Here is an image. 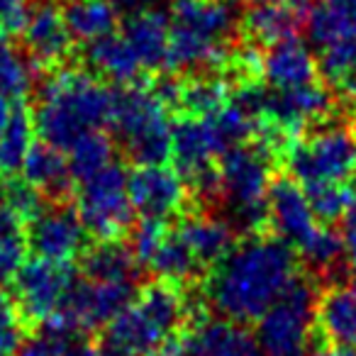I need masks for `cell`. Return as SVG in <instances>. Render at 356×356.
Segmentation results:
<instances>
[{"mask_svg":"<svg viewBox=\"0 0 356 356\" xmlns=\"http://www.w3.org/2000/svg\"><path fill=\"white\" fill-rule=\"evenodd\" d=\"M227 103V88L215 79H195L178 86L176 105L188 110V115H213Z\"/></svg>","mask_w":356,"mask_h":356,"instance_id":"34","label":"cell"},{"mask_svg":"<svg viewBox=\"0 0 356 356\" xmlns=\"http://www.w3.org/2000/svg\"><path fill=\"white\" fill-rule=\"evenodd\" d=\"M122 35L142 59L144 69H159L166 64L171 25H168V17L163 13L149 10V8L134 10L124 22Z\"/></svg>","mask_w":356,"mask_h":356,"instance_id":"21","label":"cell"},{"mask_svg":"<svg viewBox=\"0 0 356 356\" xmlns=\"http://www.w3.org/2000/svg\"><path fill=\"white\" fill-rule=\"evenodd\" d=\"M20 171L27 184L47 195L66 193L71 186V178H74L69 168V159L61 154L59 147H51L47 142L32 144Z\"/></svg>","mask_w":356,"mask_h":356,"instance_id":"25","label":"cell"},{"mask_svg":"<svg viewBox=\"0 0 356 356\" xmlns=\"http://www.w3.org/2000/svg\"><path fill=\"white\" fill-rule=\"evenodd\" d=\"M86 229L79 210L51 208L40 210L32 218L27 244L40 259H49L56 264H69L86 247Z\"/></svg>","mask_w":356,"mask_h":356,"instance_id":"14","label":"cell"},{"mask_svg":"<svg viewBox=\"0 0 356 356\" xmlns=\"http://www.w3.org/2000/svg\"><path fill=\"white\" fill-rule=\"evenodd\" d=\"M302 15L293 3L286 0H264L254 3V8L244 17V30L254 42L261 44H276L288 37H296Z\"/></svg>","mask_w":356,"mask_h":356,"instance_id":"26","label":"cell"},{"mask_svg":"<svg viewBox=\"0 0 356 356\" xmlns=\"http://www.w3.org/2000/svg\"><path fill=\"white\" fill-rule=\"evenodd\" d=\"M315 320L334 344L356 346V286H337L317 298Z\"/></svg>","mask_w":356,"mask_h":356,"instance_id":"24","label":"cell"},{"mask_svg":"<svg viewBox=\"0 0 356 356\" xmlns=\"http://www.w3.org/2000/svg\"><path fill=\"white\" fill-rule=\"evenodd\" d=\"M35 122L25 110H15L0 132V171H17L35 142Z\"/></svg>","mask_w":356,"mask_h":356,"instance_id":"32","label":"cell"},{"mask_svg":"<svg viewBox=\"0 0 356 356\" xmlns=\"http://www.w3.org/2000/svg\"><path fill=\"white\" fill-rule=\"evenodd\" d=\"M152 356H188V349H186V339H178L176 334L168 337Z\"/></svg>","mask_w":356,"mask_h":356,"instance_id":"43","label":"cell"},{"mask_svg":"<svg viewBox=\"0 0 356 356\" xmlns=\"http://www.w3.org/2000/svg\"><path fill=\"white\" fill-rule=\"evenodd\" d=\"M315 312V288L307 278L296 276L288 291L259 317L257 339L264 356H310L307 344Z\"/></svg>","mask_w":356,"mask_h":356,"instance_id":"8","label":"cell"},{"mask_svg":"<svg viewBox=\"0 0 356 356\" xmlns=\"http://www.w3.org/2000/svg\"><path fill=\"white\" fill-rule=\"evenodd\" d=\"M129 173L118 161H110L98 173L79 181V215L95 237L115 239L132 222V200L127 188Z\"/></svg>","mask_w":356,"mask_h":356,"instance_id":"10","label":"cell"},{"mask_svg":"<svg viewBox=\"0 0 356 356\" xmlns=\"http://www.w3.org/2000/svg\"><path fill=\"white\" fill-rule=\"evenodd\" d=\"M351 191H354V195H356V171H354V176H351Z\"/></svg>","mask_w":356,"mask_h":356,"instance_id":"48","label":"cell"},{"mask_svg":"<svg viewBox=\"0 0 356 356\" xmlns=\"http://www.w3.org/2000/svg\"><path fill=\"white\" fill-rule=\"evenodd\" d=\"M27 13H30V0H0V35L20 32Z\"/></svg>","mask_w":356,"mask_h":356,"instance_id":"39","label":"cell"},{"mask_svg":"<svg viewBox=\"0 0 356 356\" xmlns=\"http://www.w3.org/2000/svg\"><path fill=\"white\" fill-rule=\"evenodd\" d=\"M176 232L188 244V249L200 261V266L220 264L232 252L234 232H232V225H227L225 220L208 218V215H195V218H186L184 222L178 225Z\"/></svg>","mask_w":356,"mask_h":356,"instance_id":"23","label":"cell"},{"mask_svg":"<svg viewBox=\"0 0 356 356\" xmlns=\"http://www.w3.org/2000/svg\"><path fill=\"white\" fill-rule=\"evenodd\" d=\"M110 124L127 156L137 163H161L171 154L173 124L168 105L156 90L127 86L115 95Z\"/></svg>","mask_w":356,"mask_h":356,"instance_id":"6","label":"cell"},{"mask_svg":"<svg viewBox=\"0 0 356 356\" xmlns=\"http://www.w3.org/2000/svg\"><path fill=\"white\" fill-rule=\"evenodd\" d=\"M3 198H6L3 203L10 205L13 210H17L22 218H35V215L40 213L42 193L35 188V186L27 184L25 178L8 184L6 188H3Z\"/></svg>","mask_w":356,"mask_h":356,"instance_id":"38","label":"cell"},{"mask_svg":"<svg viewBox=\"0 0 356 356\" xmlns=\"http://www.w3.org/2000/svg\"><path fill=\"white\" fill-rule=\"evenodd\" d=\"M15 305L27 320L44 322L61 310L76 286L69 264H56L49 259H32L15 273Z\"/></svg>","mask_w":356,"mask_h":356,"instance_id":"11","label":"cell"},{"mask_svg":"<svg viewBox=\"0 0 356 356\" xmlns=\"http://www.w3.org/2000/svg\"><path fill=\"white\" fill-rule=\"evenodd\" d=\"M15 322V298L0 288V325Z\"/></svg>","mask_w":356,"mask_h":356,"instance_id":"44","label":"cell"},{"mask_svg":"<svg viewBox=\"0 0 356 356\" xmlns=\"http://www.w3.org/2000/svg\"><path fill=\"white\" fill-rule=\"evenodd\" d=\"M132 283H76L56 315L64 317L79 334L93 332L98 327H108L110 320L132 300Z\"/></svg>","mask_w":356,"mask_h":356,"instance_id":"13","label":"cell"},{"mask_svg":"<svg viewBox=\"0 0 356 356\" xmlns=\"http://www.w3.org/2000/svg\"><path fill=\"white\" fill-rule=\"evenodd\" d=\"M332 110V95L320 83H305L300 88L291 90H273L266 93V103H264L261 118L281 127L283 132H293L300 129L302 124L312 122V120L325 118Z\"/></svg>","mask_w":356,"mask_h":356,"instance_id":"17","label":"cell"},{"mask_svg":"<svg viewBox=\"0 0 356 356\" xmlns=\"http://www.w3.org/2000/svg\"><path fill=\"white\" fill-rule=\"evenodd\" d=\"M147 268H152L159 278L168 283H181L193 278L200 271V261L193 257V252L188 249V244L181 239L178 232H166V237L161 239V244L156 247V252L152 254V259L147 261Z\"/></svg>","mask_w":356,"mask_h":356,"instance_id":"29","label":"cell"},{"mask_svg":"<svg viewBox=\"0 0 356 356\" xmlns=\"http://www.w3.org/2000/svg\"><path fill=\"white\" fill-rule=\"evenodd\" d=\"M17 349H20V332L15 322L0 325V356H15Z\"/></svg>","mask_w":356,"mask_h":356,"instance_id":"41","label":"cell"},{"mask_svg":"<svg viewBox=\"0 0 356 356\" xmlns=\"http://www.w3.org/2000/svg\"><path fill=\"white\" fill-rule=\"evenodd\" d=\"M32 79H35L32 56L25 59L6 37H0V88L13 100H20L30 93Z\"/></svg>","mask_w":356,"mask_h":356,"instance_id":"33","label":"cell"},{"mask_svg":"<svg viewBox=\"0 0 356 356\" xmlns=\"http://www.w3.org/2000/svg\"><path fill=\"white\" fill-rule=\"evenodd\" d=\"M296 252L281 237H252L220 261L208 286L213 307L234 322L259 320L296 281Z\"/></svg>","mask_w":356,"mask_h":356,"instance_id":"1","label":"cell"},{"mask_svg":"<svg viewBox=\"0 0 356 356\" xmlns=\"http://www.w3.org/2000/svg\"><path fill=\"white\" fill-rule=\"evenodd\" d=\"M129 200L134 213L147 220H166L184 208L186 184L176 168L161 163H139L127 176Z\"/></svg>","mask_w":356,"mask_h":356,"instance_id":"12","label":"cell"},{"mask_svg":"<svg viewBox=\"0 0 356 356\" xmlns=\"http://www.w3.org/2000/svg\"><path fill=\"white\" fill-rule=\"evenodd\" d=\"M66 152H69L66 159H69L71 176L76 181L93 176V173H98L100 168H105L113 161V142L100 129H93V132L79 137Z\"/></svg>","mask_w":356,"mask_h":356,"instance_id":"31","label":"cell"},{"mask_svg":"<svg viewBox=\"0 0 356 356\" xmlns=\"http://www.w3.org/2000/svg\"><path fill=\"white\" fill-rule=\"evenodd\" d=\"M298 252L317 268H332L341 257H344V247H341V234H337L330 227H317L310 234L305 244L298 247Z\"/></svg>","mask_w":356,"mask_h":356,"instance_id":"36","label":"cell"},{"mask_svg":"<svg viewBox=\"0 0 356 356\" xmlns=\"http://www.w3.org/2000/svg\"><path fill=\"white\" fill-rule=\"evenodd\" d=\"M341 247H344L346 264L351 268V281L356 286V203L341 218Z\"/></svg>","mask_w":356,"mask_h":356,"instance_id":"40","label":"cell"},{"mask_svg":"<svg viewBox=\"0 0 356 356\" xmlns=\"http://www.w3.org/2000/svg\"><path fill=\"white\" fill-rule=\"evenodd\" d=\"M293 181L307 188L320 184H344L356 171V134L344 124H327L296 142L286 154Z\"/></svg>","mask_w":356,"mask_h":356,"instance_id":"9","label":"cell"},{"mask_svg":"<svg viewBox=\"0 0 356 356\" xmlns=\"http://www.w3.org/2000/svg\"><path fill=\"white\" fill-rule=\"evenodd\" d=\"M312 356H356V346L349 344H334L332 341L330 346H322L320 351H315Z\"/></svg>","mask_w":356,"mask_h":356,"instance_id":"45","label":"cell"},{"mask_svg":"<svg viewBox=\"0 0 356 356\" xmlns=\"http://www.w3.org/2000/svg\"><path fill=\"white\" fill-rule=\"evenodd\" d=\"M10 95L6 93V90L0 88V132H3V127L8 124V120H10L13 115V108H10Z\"/></svg>","mask_w":356,"mask_h":356,"instance_id":"46","label":"cell"},{"mask_svg":"<svg viewBox=\"0 0 356 356\" xmlns=\"http://www.w3.org/2000/svg\"><path fill=\"white\" fill-rule=\"evenodd\" d=\"M302 22L307 40L317 49L356 42V0H310Z\"/></svg>","mask_w":356,"mask_h":356,"instance_id":"20","label":"cell"},{"mask_svg":"<svg viewBox=\"0 0 356 356\" xmlns=\"http://www.w3.org/2000/svg\"><path fill=\"white\" fill-rule=\"evenodd\" d=\"M186 302L171 286H152L127 302L105 330V349L118 356H152L184 322Z\"/></svg>","mask_w":356,"mask_h":356,"instance_id":"4","label":"cell"},{"mask_svg":"<svg viewBox=\"0 0 356 356\" xmlns=\"http://www.w3.org/2000/svg\"><path fill=\"white\" fill-rule=\"evenodd\" d=\"M268 222L278 232V237L286 239L293 247H300L310 239V234L320 227L315 210L310 205L305 188L293 178H281L271 184L266 198Z\"/></svg>","mask_w":356,"mask_h":356,"instance_id":"15","label":"cell"},{"mask_svg":"<svg viewBox=\"0 0 356 356\" xmlns=\"http://www.w3.org/2000/svg\"><path fill=\"white\" fill-rule=\"evenodd\" d=\"M310 205L315 210L317 220L322 222H334L346 215V210L356 203V195L349 186L344 184H320V186H307L305 188Z\"/></svg>","mask_w":356,"mask_h":356,"instance_id":"35","label":"cell"},{"mask_svg":"<svg viewBox=\"0 0 356 356\" xmlns=\"http://www.w3.org/2000/svg\"><path fill=\"white\" fill-rule=\"evenodd\" d=\"M166 66L178 71L208 69L225 59L237 13L227 0H173Z\"/></svg>","mask_w":356,"mask_h":356,"instance_id":"3","label":"cell"},{"mask_svg":"<svg viewBox=\"0 0 356 356\" xmlns=\"http://www.w3.org/2000/svg\"><path fill=\"white\" fill-rule=\"evenodd\" d=\"M61 13L71 37L86 44L113 35L118 27V6L110 0H66Z\"/></svg>","mask_w":356,"mask_h":356,"instance_id":"27","label":"cell"},{"mask_svg":"<svg viewBox=\"0 0 356 356\" xmlns=\"http://www.w3.org/2000/svg\"><path fill=\"white\" fill-rule=\"evenodd\" d=\"M110 3L118 8H124V10H142V8H149L156 0H110Z\"/></svg>","mask_w":356,"mask_h":356,"instance_id":"47","label":"cell"},{"mask_svg":"<svg viewBox=\"0 0 356 356\" xmlns=\"http://www.w3.org/2000/svg\"><path fill=\"white\" fill-rule=\"evenodd\" d=\"M271 154L261 147L227 149L220 156L218 193L227 200L232 220L244 229H259L268 220L266 198L271 188Z\"/></svg>","mask_w":356,"mask_h":356,"instance_id":"7","label":"cell"},{"mask_svg":"<svg viewBox=\"0 0 356 356\" xmlns=\"http://www.w3.org/2000/svg\"><path fill=\"white\" fill-rule=\"evenodd\" d=\"M0 188H3V181H0Z\"/></svg>","mask_w":356,"mask_h":356,"instance_id":"50","label":"cell"},{"mask_svg":"<svg viewBox=\"0 0 356 356\" xmlns=\"http://www.w3.org/2000/svg\"><path fill=\"white\" fill-rule=\"evenodd\" d=\"M22 40L37 64H56L71 51V32L66 27L64 13L49 0H40L30 6L27 20L22 25Z\"/></svg>","mask_w":356,"mask_h":356,"instance_id":"16","label":"cell"},{"mask_svg":"<svg viewBox=\"0 0 356 356\" xmlns=\"http://www.w3.org/2000/svg\"><path fill=\"white\" fill-rule=\"evenodd\" d=\"M247 3H264V0H247Z\"/></svg>","mask_w":356,"mask_h":356,"instance_id":"49","label":"cell"},{"mask_svg":"<svg viewBox=\"0 0 356 356\" xmlns=\"http://www.w3.org/2000/svg\"><path fill=\"white\" fill-rule=\"evenodd\" d=\"M113 103V90L95 76L83 71H61L42 88L32 115L35 132L42 142L66 152L79 137L110 122Z\"/></svg>","mask_w":356,"mask_h":356,"instance_id":"2","label":"cell"},{"mask_svg":"<svg viewBox=\"0 0 356 356\" xmlns=\"http://www.w3.org/2000/svg\"><path fill=\"white\" fill-rule=\"evenodd\" d=\"M86 56H88V64L93 66L95 74L118 86L134 83L144 69L142 59L132 49V44L124 40V35H115V32L88 44Z\"/></svg>","mask_w":356,"mask_h":356,"instance_id":"22","label":"cell"},{"mask_svg":"<svg viewBox=\"0 0 356 356\" xmlns=\"http://www.w3.org/2000/svg\"><path fill=\"white\" fill-rule=\"evenodd\" d=\"M254 115L234 100L213 115H191L173 124L171 156L186 178L210 171L227 149L242 144L254 129Z\"/></svg>","mask_w":356,"mask_h":356,"instance_id":"5","label":"cell"},{"mask_svg":"<svg viewBox=\"0 0 356 356\" xmlns=\"http://www.w3.org/2000/svg\"><path fill=\"white\" fill-rule=\"evenodd\" d=\"M137 257L132 249L115 239H105L83 257V271L90 281L103 283H132L137 276Z\"/></svg>","mask_w":356,"mask_h":356,"instance_id":"28","label":"cell"},{"mask_svg":"<svg viewBox=\"0 0 356 356\" xmlns=\"http://www.w3.org/2000/svg\"><path fill=\"white\" fill-rule=\"evenodd\" d=\"M59 356H118L113 354L110 349H105V346H90L86 344V341H71V344H66L64 349L59 351Z\"/></svg>","mask_w":356,"mask_h":356,"instance_id":"42","label":"cell"},{"mask_svg":"<svg viewBox=\"0 0 356 356\" xmlns=\"http://www.w3.org/2000/svg\"><path fill=\"white\" fill-rule=\"evenodd\" d=\"M184 339L188 356H264L257 334L234 320H205Z\"/></svg>","mask_w":356,"mask_h":356,"instance_id":"19","label":"cell"},{"mask_svg":"<svg viewBox=\"0 0 356 356\" xmlns=\"http://www.w3.org/2000/svg\"><path fill=\"white\" fill-rule=\"evenodd\" d=\"M166 237V229H163L161 220H147L144 218L142 222L134 227L132 232V254L137 257V261L142 266H147V261L152 259V254L156 252V247L161 244V239Z\"/></svg>","mask_w":356,"mask_h":356,"instance_id":"37","label":"cell"},{"mask_svg":"<svg viewBox=\"0 0 356 356\" xmlns=\"http://www.w3.org/2000/svg\"><path fill=\"white\" fill-rule=\"evenodd\" d=\"M261 71L271 90H291L315 81L317 61L305 42L288 37L268 47L261 56Z\"/></svg>","mask_w":356,"mask_h":356,"instance_id":"18","label":"cell"},{"mask_svg":"<svg viewBox=\"0 0 356 356\" xmlns=\"http://www.w3.org/2000/svg\"><path fill=\"white\" fill-rule=\"evenodd\" d=\"M25 218L10 205H0V286L15 278L20 266L25 264L27 252Z\"/></svg>","mask_w":356,"mask_h":356,"instance_id":"30","label":"cell"}]
</instances>
